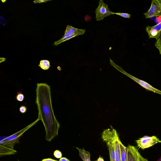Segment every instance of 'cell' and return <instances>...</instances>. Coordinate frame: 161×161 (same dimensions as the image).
<instances>
[{
  "mask_svg": "<svg viewBox=\"0 0 161 161\" xmlns=\"http://www.w3.org/2000/svg\"><path fill=\"white\" fill-rule=\"evenodd\" d=\"M85 30L76 29L72 26L68 25L65 32V34L62 38H65L73 35H75L77 36L83 35L85 33Z\"/></svg>",
  "mask_w": 161,
  "mask_h": 161,
  "instance_id": "10",
  "label": "cell"
},
{
  "mask_svg": "<svg viewBox=\"0 0 161 161\" xmlns=\"http://www.w3.org/2000/svg\"><path fill=\"white\" fill-rule=\"evenodd\" d=\"M19 110L21 113H25L27 111V108L25 106H22L20 107Z\"/></svg>",
  "mask_w": 161,
  "mask_h": 161,
  "instance_id": "18",
  "label": "cell"
},
{
  "mask_svg": "<svg viewBox=\"0 0 161 161\" xmlns=\"http://www.w3.org/2000/svg\"><path fill=\"white\" fill-rule=\"evenodd\" d=\"M114 14L117 15L125 18H130L131 15L128 13H114Z\"/></svg>",
  "mask_w": 161,
  "mask_h": 161,
  "instance_id": "16",
  "label": "cell"
},
{
  "mask_svg": "<svg viewBox=\"0 0 161 161\" xmlns=\"http://www.w3.org/2000/svg\"><path fill=\"white\" fill-rule=\"evenodd\" d=\"M54 155L55 158H61L62 156V153L58 150L55 151Z\"/></svg>",
  "mask_w": 161,
  "mask_h": 161,
  "instance_id": "17",
  "label": "cell"
},
{
  "mask_svg": "<svg viewBox=\"0 0 161 161\" xmlns=\"http://www.w3.org/2000/svg\"><path fill=\"white\" fill-rule=\"evenodd\" d=\"M47 1H34V2L35 4H36L37 3H42L43 2H46Z\"/></svg>",
  "mask_w": 161,
  "mask_h": 161,
  "instance_id": "20",
  "label": "cell"
},
{
  "mask_svg": "<svg viewBox=\"0 0 161 161\" xmlns=\"http://www.w3.org/2000/svg\"><path fill=\"white\" fill-rule=\"evenodd\" d=\"M146 18L161 17V0H153L150 8L144 14Z\"/></svg>",
  "mask_w": 161,
  "mask_h": 161,
  "instance_id": "7",
  "label": "cell"
},
{
  "mask_svg": "<svg viewBox=\"0 0 161 161\" xmlns=\"http://www.w3.org/2000/svg\"></svg>",
  "mask_w": 161,
  "mask_h": 161,
  "instance_id": "24",
  "label": "cell"
},
{
  "mask_svg": "<svg viewBox=\"0 0 161 161\" xmlns=\"http://www.w3.org/2000/svg\"><path fill=\"white\" fill-rule=\"evenodd\" d=\"M136 142L137 147L143 150L151 147L157 143H161V141L155 136H144L136 140Z\"/></svg>",
  "mask_w": 161,
  "mask_h": 161,
  "instance_id": "5",
  "label": "cell"
},
{
  "mask_svg": "<svg viewBox=\"0 0 161 161\" xmlns=\"http://www.w3.org/2000/svg\"><path fill=\"white\" fill-rule=\"evenodd\" d=\"M111 129L104 130L102 135L109 151L111 161H115V141L119 136L116 131L111 126Z\"/></svg>",
  "mask_w": 161,
  "mask_h": 161,
  "instance_id": "2",
  "label": "cell"
},
{
  "mask_svg": "<svg viewBox=\"0 0 161 161\" xmlns=\"http://www.w3.org/2000/svg\"><path fill=\"white\" fill-rule=\"evenodd\" d=\"M42 161H58L50 158L46 159L43 160Z\"/></svg>",
  "mask_w": 161,
  "mask_h": 161,
  "instance_id": "21",
  "label": "cell"
},
{
  "mask_svg": "<svg viewBox=\"0 0 161 161\" xmlns=\"http://www.w3.org/2000/svg\"><path fill=\"white\" fill-rule=\"evenodd\" d=\"M17 95L16 96V99L19 102H23L25 99V96L21 92H18Z\"/></svg>",
  "mask_w": 161,
  "mask_h": 161,
  "instance_id": "15",
  "label": "cell"
},
{
  "mask_svg": "<svg viewBox=\"0 0 161 161\" xmlns=\"http://www.w3.org/2000/svg\"><path fill=\"white\" fill-rule=\"evenodd\" d=\"M78 150L79 155L83 161H91L90 154L89 152L86 151L84 149L76 148Z\"/></svg>",
  "mask_w": 161,
  "mask_h": 161,
  "instance_id": "12",
  "label": "cell"
},
{
  "mask_svg": "<svg viewBox=\"0 0 161 161\" xmlns=\"http://www.w3.org/2000/svg\"><path fill=\"white\" fill-rule=\"evenodd\" d=\"M59 161H70L69 160H68L66 158H60Z\"/></svg>",
  "mask_w": 161,
  "mask_h": 161,
  "instance_id": "22",
  "label": "cell"
},
{
  "mask_svg": "<svg viewBox=\"0 0 161 161\" xmlns=\"http://www.w3.org/2000/svg\"><path fill=\"white\" fill-rule=\"evenodd\" d=\"M119 146L121 158V161H127V147L125 146L119 141Z\"/></svg>",
  "mask_w": 161,
  "mask_h": 161,
  "instance_id": "11",
  "label": "cell"
},
{
  "mask_svg": "<svg viewBox=\"0 0 161 161\" xmlns=\"http://www.w3.org/2000/svg\"><path fill=\"white\" fill-rule=\"evenodd\" d=\"M38 66L44 70L49 69L50 66V62L47 60H41Z\"/></svg>",
  "mask_w": 161,
  "mask_h": 161,
  "instance_id": "14",
  "label": "cell"
},
{
  "mask_svg": "<svg viewBox=\"0 0 161 161\" xmlns=\"http://www.w3.org/2000/svg\"><path fill=\"white\" fill-rule=\"evenodd\" d=\"M127 161H148L141 155L137 148L133 146L127 147Z\"/></svg>",
  "mask_w": 161,
  "mask_h": 161,
  "instance_id": "8",
  "label": "cell"
},
{
  "mask_svg": "<svg viewBox=\"0 0 161 161\" xmlns=\"http://www.w3.org/2000/svg\"><path fill=\"white\" fill-rule=\"evenodd\" d=\"M161 41V32H160V37L158 40H157L155 43V46L158 45Z\"/></svg>",
  "mask_w": 161,
  "mask_h": 161,
  "instance_id": "19",
  "label": "cell"
},
{
  "mask_svg": "<svg viewBox=\"0 0 161 161\" xmlns=\"http://www.w3.org/2000/svg\"><path fill=\"white\" fill-rule=\"evenodd\" d=\"M97 161H104V160L102 157H99L98 159L96 160Z\"/></svg>",
  "mask_w": 161,
  "mask_h": 161,
  "instance_id": "23",
  "label": "cell"
},
{
  "mask_svg": "<svg viewBox=\"0 0 161 161\" xmlns=\"http://www.w3.org/2000/svg\"><path fill=\"white\" fill-rule=\"evenodd\" d=\"M119 136L116 138L115 141V161H121V158L119 146Z\"/></svg>",
  "mask_w": 161,
  "mask_h": 161,
  "instance_id": "13",
  "label": "cell"
},
{
  "mask_svg": "<svg viewBox=\"0 0 161 161\" xmlns=\"http://www.w3.org/2000/svg\"><path fill=\"white\" fill-rule=\"evenodd\" d=\"M95 13L96 20L99 21L103 20L107 16L114 14V13L110 11L108 8V5L104 3L102 0L99 1V6L96 10Z\"/></svg>",
  "mask_w": 161,
  "mask_h": 161,
  "instance_id": "6",
  "label": "cell"
},
{
  "mask_svg": "<svg viewBox=\"0 0 161 161\" xmlns=\"http://www.w3.org/2000/svg\"><path fill=\"white\" fill-rule=\"evenodd\" d=\"M36 91L38 119L42 121L45 127L46 139L50 142L58 135L60 125L52 108L50 86L45 83H38Z\"/></svg>",
  "mask_w": 161,
  "mask_h": 161,
  "instance_id": "1",
  "label": "cell"
},
{
  "mask_svg": "<svg viewBox=\"0 0 161 161\" xmlns=\"http://www.w3.org/2000/svg\"><path fill=\"white\" fill-rule=\"evenodd\" d=\"M111 65L114 67L116 69H117L118 71L121 72H122L123 74L126 75L129 77L132 80H133L136 83H138L140 85L145 88L147 90L149 91H152L153 92L155 93L159 94L161 95V91L156 89V88L152 87L146 82H145L142 80H140L137 78H136L134 76H133L127 73L126 71H125L122 69V67H120L116 64L114 62L113 60L110 59Z\"/></svg>",
  "mask_w": 161,
  "mask_h": 161,
  "instance_id": "4",
  "label": "cell"
},
{
  "mask_svg": "<svg viewBox=\"0 0 161 161\" xmlns=\"http://www.w3.org/2000/svg\"><path fill=\"white\" fill-rule=\"evenodd\" d=\"M146 31L149 38H155L157 41L160 37L161 32V22L154 26H147L146 28Z\"/></svg>",
  "mask_w": 161,
  "mask_h": 161,
  "instance_id": "9",
  "label": "cell"
},
{
  "mask_svg": "<svg viewBox=\"0 0 161 161\" xmlns=\"http://www.w3.org/2000/svg\"><path fill=\"white\" fill-rule=\"evenodd\" d=\"M39 120L38 118L35 121L30 124L23 130L19 131L15 134L10 136L8 137L3 140V144L2 146H4L13 149L14 146L15 144L19 142V140L20 137L22 134L27 130L38 122Z\"/></svg>",
  "mask_w": 161,
  "mask_h": 161,
  "instance_id": "3",
  "label": "cell"
}]
</instances>
